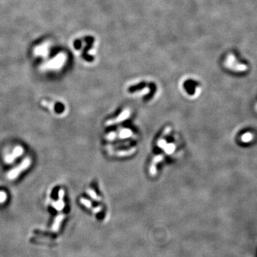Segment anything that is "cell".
Listing matches in <instances>:
<instances>
[{"label":"cell","instance_id":"6da1fadb","mask_svg":"<svg viewBox=\"0 0 257 257\" xmlns=\"http://www.w3.org/2000/svg\"><path fill=\"white\" fill-rule=\"evenodd\" d=\"M31 164V159L29 158H26L22 162L19 164V166H17L16 168L12 169L10 171L8 174H7V177L9 179H14L22 173L23 171L27 169L28 167L30 166Z\"/></svg>","mask_w":257,"mask_h":257},{"label":"cell","instance_id":"7a4b0ae2","mask_svg":"<svg viewBox=\"0 0 257 257\" xmlns=\"http://www.w3.org/2000/svg\"><path fill=\"white\" fill-rule=\"evenodd\" d=\"M133 133L132 131L128 128H124L122 129L119 133L112 132L106 136V139L108 140H114L116 139H125V138H129L132 137Z\"/></svg>","mask_w":257,"mask_h":257},{"label":"cell","instance_id":"3957f363","mask_svg":"<svg viewBox=\"0 0 257 257\" xmlns=\"http://www.w3.org/2000/svg\"><path fill=\"white\" fill-rule=\"evenodd\" d=\"M130 114H131L130 110L128 109H126L122 113H121V114L119 116H118L117 117L114 118V119H112L108 120L107 122H106V125L107 126H112L113 124H118V123L122 122H123V121H124L125 119H127V118L129 117Z\"/></svg>","mask_w":257,"mask_h":257},{"label":"cell","instance_id":"277c9868","mask_svg":"<svg viewBox=\"0 0 257 257\" xmlns=\"http://www.w3.org/2000/svg\"><path fill=\"white\" fill-rule=\"evenodd\" d=\"M164 156H165V154L163 153V154H158V155H156L154 156L152 159V161H151V165L149 167V174L151 176H155L156 174V166H157V164L161 162V161H163V159H164Z\"/></svg>","mask_w":257,"mask_h":257},{"label":"cell","instance_id":"5b68a950","mask_svg":"<svg viewBox=\"0 0 257 257\" xmlns=\"http://www.w3.org/2000/svg\"><path fill=\"white\" fill-rule=\"evenodd\" d=\"M23 152H24V149H23V148L22 147V146H16V147L14 148V151H13L12 154H7V155H6V156H5V158H4L5 161L7 163H12L13 161H14L15 158L21 156Z\"/></svg>","mask_w":257,"mask_h":257},{"label":"cell","instance_id":"8992f818","mask_svg":"<svg viewBox=\"0 0 257 257\" xmlns=\"http://www.w3.org/2000/svg\"><path fill=\"white\" fill-rule=\"evenodd\" d=\"M136 151V148L132 147L130 149H122L118 151H111L108 150V152L110 155L113 156H129L132 155Z\"/></svg>","mask_w":257,"mask_h":257},{"label":"cell","instance_id":"52a82bcc","mask_svg":"<svg viewBox=\"0 0 257 257\" xmlns=\"http://www.w3.org/2000/svg\"><path fill=\"white\" fill-rule=\"evenodd\" d=\"M171 131V127H167L165 128H164V132L162 133V134L157 141V142H156V145H157L158 147L159 148H164V146H166V136L169 134V132H170Z\"/></svg>","mask_w":257,"mask_h":257},{"label":"cell","instance_id":"ba28073f","mask_svg":"<svg viewBox=\"0 0 257 257\" xmlns=\"http://www.w3.org/2000/svg\"><path fill=\"white\" fill-rule=\"evenodd\" d=\"M64 195V191L63 189H60L59 191V200L56 202H52V207L55 208L56 210L61 211L64 208V203L63 201V198Z\"/></svg>","mask_w":257,"mask_h":257},{"label":"cell","instance_id":"9c48e42d","mask_svg":"<svg viewBox=\"0 0 257 257\" xmlns=\"http://www.w3.org/2000/svg\"><path fill=\"white\" fill-rule=\"evenodd\" d=\"M64 214L58 215L57 217L55 218V222H54L52 227H51V231H54V232H57L59 229H60L61 223V222H62V220L64 219Z\"/></svg>","mask_w":257,"mask_h":257},{"label":"cell","instance_id":"30bf717a","mask_svg":"<svg viewBox=\"0 0 257 257\" xmlns=\"http://www.w3.org/2000/svg\"><path fill=\"white\" fill-rule=\"evenodd\" d=\"M164 150V154H168V155H170V154H173L174 152V151L176 149V145L173 143L168 144H166V146L163 148Z\"/></svg>","mask_w":257,"mask_h":257},{"label":"cell","instance_id":"8fae6325","mask_svg":"<svg viewBox=\"0 0 257 257\" xmlns=\"http://www.w3.org/2000/svg\"><path fill=\"white\" fill-rule=\"evenodd\" d=\"M87 194L89 195L90 197H92V199H93L96 202H100L102 200V198L99 196H98V195L97 194V193L94 191V190H93L92 189H90V188L87 189Z\"/></svg>","mask_w":257,"mask_h":257},{"label":"cell","instance_id":"7c38bea8","mask_svg":"<svg viewBox=\"0 0 257 257\" xmlns=\"http://www.w3.org/2000/svg\"><path fill=\"white\" fill-rule=\"evenodd\" d=\"M80 202H81V204H83L84 207H86L87 208H88V209H92V211L94 210V208H93V207H92V203L90 202V201H89L88 199H84V198H81Z\"/></svg>","mask_w":257,"mask_h":257},{"label":"cell","instance_id":"4fadbf2b","mask_svg":"<svg viewBox=\"0 0 257 257\" xmlns=\"http://www.w3.org/2000/svg\"><path fill=\"white\" fill-rule=\"evenodd\" d=\"M241 139H242V141H244V142H248V141L252 139V134L250 133L244 134L242 136V137H241Z\"/></svg>","mask_w":257,"mask_h":257},{"label":"cell","instance_id":"5bb4252c","mask_svg":"<svg viewBox=\"0 0 257 257\" xmlns=\"http://www.w3.org/2000/svg\"><path fill=\"white\" fill-rule=\"evenodd\" d=\"M7 198V194L4 191H0V203H4Z\"/></svg>","mask_w":257,"mask_h":257},{"label":"cell","instance_id":"9a60e30c","mask_svg":"<svg viewBox=\"0 0 257 257\" xmlns=\"http://www.w3.org/2000/svg\"><path fill=\"white\" fill-rule=\"evenodd\" d=\"M149 88H144V89H137L136 90V92L139 94H148L149 92Z\"/></svg>","mask_w":257,"mask_h":257},{"label":"cell","instance_id":"2e32d148","mask_svg":"<svg viewBox=\"0 0 257 257\" xmlns=\"http://www.w3.org/2000/svg\"><path fill=\"white\" fill-rule=\"evenodd\" d=\"M74 47L76 49H79L81 47V42L79 40H76L74 42Z\"/></svg>","mask_w":257,"mask_h":257}]
</instances>
